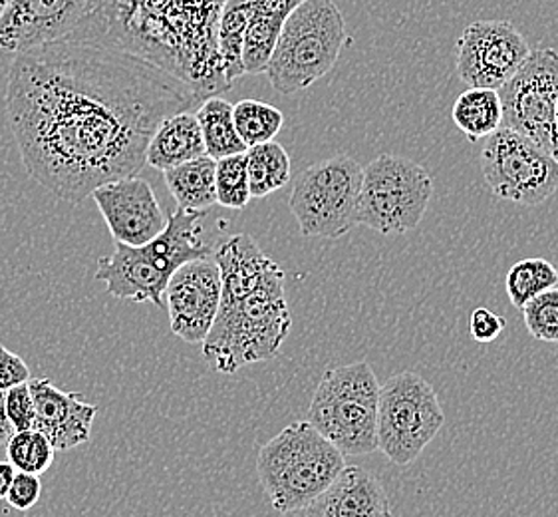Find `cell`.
<instances>
[{"label":"cell","mask_w":558,"mask_h":517,"mask_svg":"<svg viewBox=\"0 0 558 517\" xmlns=\"http://www.w3.org/2000/svg\"><path fill=\"white\" fill-rule=\"evenodd\" d=\"M199 101L166 68L86 34L14 55L7 84L26 173L70 203L137 176L161 120Z\"/></svg>","instance_id":"obj_1"},{"label":"cell","mask_w":558,"mask_h":517,"mask_svg":"<svg viewBox=\"0 0 558 517\" xmlns=\"http://www.w3.org/2000/svg\"><path fill=\"white\" fill-rule=\"evenodd\" d=\"M291 325L279 265L229 261L221 267V303L202 342L203 359L213 371L235 374L246 364L277 357Z\"/></svg>","instance_id":"obj_2"},{"label":"cell","mask_w":558,"mask_h":517,"mask_svg":"<svg viewBox=\"0 0 558 517\" xmlns=\"http://www.w3.org/2000/svg\"><path fill=\"white\" fill-rule=\"evenodd\" d=\"M203 215L178 207L151 241L137 248L116 243L112 255L98 261L96 279L113 299L166 306L163 294L171 275L193 258L213 257L215 249L203 239Z\"/></svg>","instance_id":"obj_3"},{"label":"cell","mask_w":558,"mask_h":517,"mask_svg":"<svg viewBox=\"0 0 558 517\" xmlns=\"http://www.w3.org/2000/svg\"><path fill=\"white\" fill-rule=\"evenodd\" d=\"M344 466V454L308 420L284 428L260 448L257 458L258 480L279 514H296L308 506Z\"/></svg>","instance_id":"obj_4"},{"label":"cell","mask_w":558,"mask_h":517,"mask_svg":"<svg viewBox=\"0 0 558 517\" xmlns=\"http://www.w3.org/2000/svg\"><path fill=\"white\" fill-rule=\"evenodd\" d=\"M347 40L335 0H302L284 19L265 74L284 96L306 91L335 68Z\"/></svg>","instance_id":"obj_5"},{"label":"cell","mask_w":558,"mask_h":517,"mask_svg":"<svg viewBox=\"0 0 558 517\" xmlns=\"http://www.w3.org/2000/svg\"><path fill=\"white\" fill-rule=\"evenodd\" d=\"M380 383L366 360L324 372L306 420L344 456L378 450Z\"/></svg>","instance_id":"obj_6"},{"label":"cell","mask_w":558,"mask_h":517,"mask_svg":"<svg viewBox=\"0 0 558 517\" xmlns=\"http://www.w3.org/2000/svg\"><path fill=\"white\" fill-rule=\"evenodd\" d=\"M434 195V181L412 159L381 154L362 168L357 226L381 236H405L422 224Z\"/></svg>","instance_id":"obj_7"},{"label":"cell","mask_w":558,"mask_h":517,"mask_svg":"<svg viewBox=\"0 0 558 517\" xmlns=\"http://www.w3.org/2000/svg\"><path fill=\"white\" fill-rule=\"evenodd\" d=\"M446 424V412L436 388L417 372L393 374L380 386L378 450L396 466L420 458Z\"/></svg>","instance_id":"obj_8"},{"label":"cell","mask_w":558,"mask_h":517,"mask_svg":"<svg viewBox=\"0 0 558 517\" xmlns=\"http://www.w3.org/2000/svg\"><path fill=\"white\" fill-rule=\"evenodd\" d=\"M362 166L347 154L323 159L299 173L291 212L304 237L340 239L357 226Z\"/></svg>","instance_id":"obj_9"},{"label":"cell","mask_w":558,"mask_h":517,"mask_svg":"<svg viewBox=\"0 0 558 517\" xmlns=\"http://www.w3.org/2000/svg\"><path fill=\"white\" fill-rule=\"evenodd\" d=\"M483 178L499 200L541 205L558 190V159L509 125H499L481 152Z\"/></svg>","instance_id":"obj_10"},{"label":"cell","mask_w":558,"mask_h":517,"mask_svg":"<svg viewBox=\"0 0 558 517\" xmlns=\"http://www.w3.org/2000/svg\"><path fill=\"white\" fill-rule=\"evenodd\" d=\"M502 125L533 140L548 156L558 159V52L553 48L531 50L525 62L499 88Z\"/></svg>","instance_id":"obj_11"},{"label":"cell","mask_w":558,"mask_h":517,"mask_svg":"<svg viewBox=\"0 0 558 517\" xmlns=\"http://www.w3.org/2000/svg\"><path fill=\"white\" fill-rule=\"evenodd\" d=\"M106 0H11L0 12V50L19 55L34 46L88 33Z\"/></svg>","instance_id":"obj_12"},{"label":"cell","mask_w":558,"mask_h":517,"mask_svg":"<svg viewBox=\"0 0 558 517\" xmlns=\"http://www.w3.org/2000/svg\"><path fill=\"white\" fill-rule=\"evenodd\" d=\"M529 55L531 46L513 23H471L458 40L459 79L470 88L499 91Z\"/></svg>","instance_id":"obj_13"},{"label":"cell","mask_w":558,"mask_h":517,"mask_svg":"<svg viewBox=\"0 0 558 517\" xmlns=\"http://www.w3.org/2000/svg\"><path fill=\"white\" fill-rule=\"evenodd\" d=\"M169 326L187 345H202L221 303V269L213 257L181 265L166 287Z\"/></svg>","instance_id":"obj_14"},{"label":"cell","mask_w":558,"mask_h":517,"mask_svg":"<svg viewBox=\"0 0 558 517\" xmlns=\"http://www.w3.org/2000/svg\"><path fill=\"white\" fill-rule=\"evenodd\" d=\"M116 243L144 245L168 226L156 193L146 180L132 176L101 183L92 192Z\"/></svg>","instance_id":"obj_15"},{"label":"cell","mask_w":558,"mask_h":517,"mask_svg":"<svg viewBox=\"0 0 558 517\" xmlns=\"http://www.w3.org/2000/svg\"><path fill=\"white\" fill-rule=\"evenodd\" d=\"M33 393L36 420L34 428L52 442L57 452H66L86 444L98 406L84 402L80 393L60 390L48 378L28 381Z\"/></svg>","instance_id":"obj_16"},{"label":"cell","mask_w":558,"mask_h":517,"mask_svg":"<svg viewBox=\"0 0 558 517\" xmlns=\"http://www.w3.org/2000/svg\"><path fill=\"white\" fill-rule=\"evenodd\" d=\"M304 517L391 516L390 497L374 473L360 466H344L335 482L308 506L296 512Z\"/></svg>","instance_id":"obj_17"},{"label":"cell","mask_w":558,"mask_h":517,"mask_svg":"<svg viewBox=\"0 0 558 517\" xmlns=\"http://www.w3.org/2000/svg\"><path fill=\"white\" fill-rule=\"evenodd\" d=\"M205 142H203L202 128L190 110L171 113L161 124L147 144L146 164L151 168L166 169L181 166L190 159L205 156Z\"/></svg>","instance_id":"obj_18"},{"label":"cell","mask_w":558,"mask_h":517,"mask_svg":"<svg viewBox=\"0 0 558 517\" xmlns=\"http://www.w3.org/2000/svg\"><path fill=\"white\" fill-rule=\"evenodd\" d=\"M215 164L217 159L205 154L163 171L168 190L178 202V207L191 212H207L217 203Z\"/></svg>","instance_id":"obj_19"},{"label":"cell","mask_w":558,"mask_h":517,"mask_svg":"<svg viewBox=\"0 0 558 517\" xmlns=\"http://www.w3.org/2000/svg\"><path fill=\"white\" fill-rule=\"evenodd\" d=\"M195 118L202 128L205 152L213 159H221L225 156H233L246 152V146L236 132L233 120V104L221 96H209L197 108Z\"/></svg>","instance_id":"obj_20"},{"label":"cell","mask_w":558,"mask_h":517,"mask_svg":"<svg viewBox=\"0 0 558 517\" xmlns=\"http://www.w3.org/2000/svg\"><path fill=\"white\" fill-rule=\"evenodd\" d=\"M453 124L471 144L492 135L502 125V106L499 92L493 88H470L453 104Z\"/></svg>","instance_id":"obj_21"},{"label":"cell","mask_w":558,"mask_h":517,"mask_svg":"<svg viewBox=\"0 0 558 517\" xmlns=\"http://www.w3.org/2000/svg\"><path fill=\"white\" fill-rule=\"evenodd\" d=\"M246 173L253 200H263L291 181V158L275 140L246 147Z\"/></svg>","instance_id":"obj_22"},{"label":"cell","mask_w":558,"mask_h":517,"mask_svg":"<svg viewBox=\"0 0 558 517\" xmlns=\"http://www.w3.org/2000/svg\"><path fill=\"white\" fill-rule=\"evenodd\" d=\"M248 2L246 0H225L217 23V52L221 58L225 80L233 84L243 70V40L248 24Z\"/></svg>","instance_id":"obj_23"},{"label":"cell","mask_w":558,"mask_h":517,"mask_svg":"<svg viewBox=\"0 0 558 517\" xmlns=\"http://www.w3.org/2000/svg\"><path fill=\"white\" fill-rule=\"evenodd\" d=\"M557 285V267L547 258L541 257L517 261L505 279L507 294L517 309H521L531 299H535L536 294L553 289Z\"/></svg>","instance_id":"obj_24"},{"label":"cell","mask_w":558,"mask_h":517,"mask_svg":"<svg viewBox=\"0 0 558 517\" xmlns=\"http://www.w3.org/2000/svg\"><path fill=\"white\" fill-rule=\"evenodd\" d=\"M251 11V9H248ZM284 21L251 11L243 40V70L245 74H265L279 40Z\"/></svg>","instance_id":"obj_25"},{"label":"cell","mask_w":558,"mask_h":517,"mask_svg":"<svg viewBox=\"0 0 558 517\" xmlns=\"http://www.w3.org/2000/svg\"><path fill=\"white\" fill-rule=\"evenodd\" d=\"M233 120L243 144L253 147L275 140L284 124V113L267 101L241 100L233 106Z\"/></svg>","instance_id":"obj_26"},{"label":"cell","mask_w":558,"mask_h":517,"mask_svg":"<svg viewBox=\"0 0 558 517\" xmlns=\"http://www.w3.org/2000/svg\"><path fill=\"white\" fill-rule=\"evenodd\" d=\"M7 456L19 472L43 473L50 470L57 458V448L36 428L14 432L7 442Z\"/></svg>","instance_id":"obj_27"},{"label":"cell","mask_w":558,"mask_h":517,"mask_svg":"<svg viewBox=\"0 0 558 517\" xmlns=\"http://www.w3.org/2000/svg\"><path fill=\"white\" fill-rule=\"evenodd\" d=\"M215 192H217V203L227 209H245L248 202L253 200L248 190L245 152L217 159Z\"/></svg>","instance_id":"obj_28"},{"label":"cell","mask_w":558,"mask_h":517,"mask_svg":"<svg viewBox=\"0 0 558 517\" xmlns=\"http://www.w3.org/2000/svg\"><path fill=\"white\" fill-rule=\"evenodd\" d=\"M526 330L541 342H558V285L521 306Z\"/></svg>","instance_id":"obj_29"},{"label":"cell","mask_w":558,"mask_h":517,"mask_svg":"<svg viewBox=\"0 0 558 517\" xmlns=\"http://www.w3.org/2000/svg\"><path fill=\"white\" fill-rule=\"evenodd\" d=\"M4 408H7V418H9L11 426L14 428V432L34 428L36 408H34L31 384L21 383L4 390Z\"/></svg>","instance_id":"obj_30"},{"label":"cell","mask_w":558,"mask_h":517,"mask_svg":"<svg viewBox=\"0 0 558 517\" xmlns=\"http://www.w3.org/2000/svg\"><path fill=\"white\" fill-rule=\"evenodd\" d=\"M43 494V482L38 473L19 472L12 478L11 490L7 494V502L12 509L26 512L38 504Z\"/></svg>","instance_id":"obj_31"},{"label":"cell","mask_w":558,"mask_h":517,"mask_svg":"<svg viewBox=\"0 0 558 517\" xmlns=\"http://www.w3.org/2000/svg\"><path fill=\"white\" fill-rule=\"evenodd\" d=\"M505 326H507V321L485 306H480L471 313V337L477 342H493L495 338H499Z\"/></svg>","instance_id":"obj_32"},{"label":"cell","mask_w":558,"mask_h":517,"mask_svg":"<svg viewBox=\"0 0 558 517\" xmlns=\"http://www.w3.org/2000/svg\"><path fill=\"white\" fill-rule=\"evenodd\" d=\"M31 381V369L19 354L0 345V390Z\"/></svg>","instance_id":"obj_33"},{"label":"cell","mask_w":558,"mask_h":517,"mask_svg":"<svg viewBox=\"0 0 558 517\" xmlns=\"http://www.w3.org/2000/svg\"><path fill=\"white\" fill-rule=\"evenodd\" d=\"M248 9L255 12H263L272 19L284 21L291 14L302 0H246Z\"/></svg>","instance_id":"obj_34"},{"label":"cell","mask_w":558,"mask_h":517,"mask_svg":"<svg viewBox=\"0 0 558 517\" xmlns=\"http://www.w3.org/2000/svg\"><path fill=\"white\" fill-rule=\"evenodd\" d=\"M14 434V428L11 426L7 418V408H4V390H0V448L7 446V442Z\"/></svg>","instance_id":"obj_35"},{"label":"cell","mask_w":558,"mask_h":517,"mask_svg":"<svg viewBox=\"0 0 558 517\" xmlns=\"http://www.w3.org/2000/svg\"><path fill=\"white\" fill-rule=\"evenodd\" d=\"M14 473H16V470H14L11 461H0V500H7Z\"/></svg>","instance_id":"obj_36"},{"label":"cell","mask_w":558,"mask_h":517,"mask_svg":"<svg viewBox=\"0 0 558 517\" xmlns=\"http://www.w3.org/2000/svg\"><path fill=\"white\" fill-rule=\"evenodd\" d=\"M9 2H11V0H0V12L4 11V7H7Z\"/></svg>","instance_id":"obj_37"},{"label":"cell","mask_w":558,"mask_h":517,"mask_svg":"<svg viewBox=\"0 0 558 517\" xmlns=\"http://www.w3.org/2000/svg\"><path fill=\"white\" fill-rule=\"evenodd\" d=\"M555 120H557V125H558V100H557V106H555Z\"/></svg>","instance_id":"obj_38"}]
</instances>
